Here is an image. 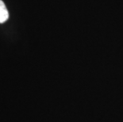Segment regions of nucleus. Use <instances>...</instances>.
Here are the masks:
<instances>
[{
	"instance_id": "nucleus-1",
	"label": "nucleus",
	"mask_w": 123,
	"mask_h": 122,
	"mask_svg": "<svg viewBox=\"0 0 123 122\" xmlns=\"http://www.w3.org/2000/svg\"><path fill=\"white\" fill-rule=\"evenodd\" d=\"M9 18V13L2 0H0V24L6 22Z\"/></svg>"
}]
</instances>
